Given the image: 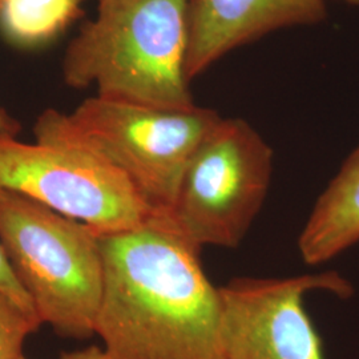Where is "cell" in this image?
Here are the masks:
<instances>
[{
    "label": "cell",
    "mask_w": 359,
    "mask_h": 359,
    "mask_svg": "<svg viewBox=\"0 0 359 359\" xmlns=\"http://www.w3.org/2000/svg\"><path fill=\"white\" fill-rule=\"evenodd\" d=\"M102 304L95 334L108 359H225L221 290L200 250L160 216L100 236Z\"/></svg>",
    "instance_id": "1"
},
{
    "label": "cell",
    "mask_w": 359,
    "mask_h": 359,
    "mask_svg": "<svg viewBox=\"0 0 359 359\" xmlns=\"http://www.w3.org/2000/svg\"><path fill=\"white\" fill-rule=\"evenodd\" d=\"M192 0H99L63 59L65 81L160 109L196 107L187 76Z\"/></svg>",
    "instance_id": "2"
},
{
    "label": "cell",
    "mask_w": 359,
    "mask_h": 359,
    "mask_svg": "<svg viewBox=\"0 0 359 359\" xmlns=\"http://www.w3.org/2000/svg\"><path fill=\"white\" fill-rule=\"evenodd\" d=\"M216 111L160 109L96 95L71 114L47 109L39 116L36 142L86 149L117 168L157 216L175 204L184 172L197 147L219 121Z\"/></svg>",
    "instance_id": "3"
},
{
    "label": "cell",
    "mask_w": 359,
    "mask_h": 359,
    "mask_svg": "<svg viewBox=\"0 0 359 359\" xmlns=\"http://www.w3.org/2000/svg\"><path fill=\"white\" fill-rule=\"evenodd\" d=\"M0 245L41 323L69 338L95 334L104 287L97 231L23 194L1 191Z\"/></svg>",
    "instance_id": "4"
},
{
    "label": "cell",
    "mask_w": 359,
    "mask_h": 359,
    "mask_svg": "<svg viewBox=\"0 0 359 359\" xmlns=\"http://www.w3.org/2000/svg\"><path fill=\"white\" fill-rule=\"evenodd\" d=\"M273 157L246 120L221 117L193 154L175 204L160 217L200 252L238 248L268 197Z\"/></svg>",
    "instance_id": "5"
},
{
    "label": "cell",
    "mask_w": 359,
    "mask_h": 359,
    "mask_svg": "<svg viewBox=\"0 0 359 359\" xmlns=\"http://www.w3.org/2000/svg\"><path fill=\"white\" fill-rule=\"evenodd\" d=\"M23 194L100 236L133 231L154 208L117 168L86 149L0 139V192Z\"/></svg>",
    "instance_id": "6"
},
{
    "label": "cell",
    "mask_w": 359,
    "mask_h": 359,
    "mask_svg": "<svg viewBox=\"0 0 359 359\" xmlns=\"http://www.w3.org/2000/svg\"><path fill=\"white\" fill-rule=\"evenodd\" d=\"M225 359H325L305 295L350 298L354 287L337 271L285 278L237 277L219 287Z\"/></svg>",
    "instance_id": "7"
},
{
    "label": "cell",
    "mask_w": 359,
    "mask_h": 359,
    "mask_svg": "<svg viewBox=\"0 0 359 359\" xmlns=\"http://www.w3.org/2000/svg\"><path fill=\"white\" fill-rule=\"evenodd\" d=\"M325 18L323 0H192L187 76L193 80L231 50L273 31Z\"/></svg>",
    "instance_id": "8"
},
{
    "label": "cell",
    "mask_w": 359,
    "mask_h": 359,
    "mask_svg": "<svg viewBox=\"0 0 359 359\" xmlns=\"http://www.w3.org/2000/svg\"><path fill=\"white\" fill-rule=\"evenodd\" d=\"M359 243V147L322 191L298 237L308 265L333 259Z\"/></svg>",
    "instance_id": "9"
},
{
    "label": "cell",
    "mask_w": 359,
    "mask_h": 359,
    "mask_svg": "<svg viewBox=\"0 0 359 359\" xmlns=\"http://www.w3.org/2000/svg\"><path fill=\"white\" fill-rule=\"evenodd\" d=\"M80 13V0H0V29L19 46L55 38Z\"/></svg>",
    "instance_id": "10"
},
{
    "label": "cell",
    "mask_w": 359,
    "mask_h": 359,
    "mask_svg": "<svg viewBox=\"0 0 359 359\" xmlns=\"http://www.w3.org/2000/svg\"><path fill=\"white\" fill-rule=\"evenodd\" d=\"M40 325L38 316L28 313L0 289V359L23 357L27 337Z\"/></svg>",
    "instance_id": "11"
},
{
    "label": "cell",
    "mask_w": 359,
    "mask_h": 359,
    "mask_svg": "<svg viewBox=\"0 0 359 359\" xmlns=\"http://www.w3.org/2000/svg\"><path fill=\"white\" fill-rule=\"evenodd\" d=\"M0 289L10 295L15 302H18L28 313L38 316L29 295L27 294L23 286L19 283L11 265L8 264V259L4 255L1 245H0Z\"/></svg>",
    "instance_id": "12"
},
{
    "label": "cell",
    "mask_w": 359,
    "mask_h": 359,
    "mask_svg": "<svg viewBox=\"0 0 359 359\" xmlns=\"http://www.w3.org/2000/svg\"><path fill=\"white\" fill-rule=\"evenodd\" d=\"M59 359H108L105 353H104L103 347L92 346L84 347V348H79L74 351H68L63 353Z\"/></svg>",
    "instance_id": "13"
},
{
    "label": "cell",
    "mask_w": 359,
    "mask_h": 359,
    "mask_svg": "<svg viewBox=\"0 0 359 359\" xmlns=\"http://www.w3.org/2000/svg\"><path fill=\"white\" fill-rule=\"evenodd\" d=\"M18 130H19V124L3 109H0V139L15 137Z\"/></svg>",
    "instance_id": "14"
},
{
    "label": "cell",
    "mask_w": 359,
    "mask_h": 359,
    "mask_svg": "<svg viewBox=\"0 0 359 359\" xmlns=\"http://www.w3.org/2000/svg\"><path fill=\"white\" fill-rule=\"evenodd\" d=\"M323 1H326V0H323ZM335 1H344V3L351 4V6H359V0H335Z\"/></svg>",
    "instance_id": "15"
},
{
    "label": "cell",
    "mask_w": 359,
    "mask_h": 359,
    "mask_svg": "<svg viewBox=\"0 0 359 359\" xmlns=\"http://www.w3.org/2000/svg\"><path fill=\"white\" fill-rule=\"evenodd\" d=\"M19 359H26V358H25V357H20V358H19Z\"/></svg>",
    "instance_id": "16"
}]
</instances>
